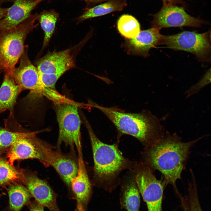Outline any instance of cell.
<instances>
[{"mask_svg":"<svg viewBox=\"0 0 211 211\" xmlns=\"http://www.w3.org/2000/svg\"><path fill=\"white\" fill-rule=\"evenodd\" d=\"M184 142L176 134L167 132L152 144L145 153V160L150 168L156 169L163 175L166 183L172 185L176 195L180 193L176 182L180 178L189 150L197 142Z\"/></svg>","mask_w":211,"mask_h":211,"instance_id":"cell-1","label":"cell"},{"mask_svg":"<svg viewBox=\"0 0 211 211\" xmlns=\"http://www.w3.org/2000/svg\"><path fill=\"white\" fill-rule=\"evenodd\" d=\"M90 106L103 113L117 129L119 135H128L150 146L162 137L163 126L160 120L149 111L126 112L114 107H106L90 101Z\"/></svg>","mask_w":211,"mask_h":211,"instance_id":"cell-2","label":"cell"},{"mask_svg":"<svg viewBox=\"0 0 211 211\" xmlns=\"http://www.w3.org/2000/svg\"><path fill=\"white\" fill-rule=\"evenodd\" d=\"M89 135L94 162V176L101 183L114 181L122 170L129 166L116 144L110 145L101 142L93 130L88 121L84 119Z\"/></svg>","mask_w":211,"mask_h":211,"instance_id":"cell-3","label":"cell"},{"mask_svg":"<svg viewBox=\"0 0 211 211\" xmlns=\"http://www.w3.org/2000/svg\"><path fill=\"white\" fill-rule=\"evenodd\" d=\"M38 14L31 15L22 23L11 29L0 32V72L11 75L22 55L28 34L37 25L34 23Z\"/></svg>","mask_w":211,"mask_h":211,"instance_id":"cell-4","label":"cell"},{"mask_svg":"<svg viewBox=\"0 0 211 211\" xmlns=\"http://www.w3.org/2000/svg\"><path fill=\"white\" fill-rule=\"evenodd\" d=\"M210 30L199 33L184 31L170 35H162L159 45L175 50L190 52L201 62L210 60Z\"/></svg>","mask_w":211,"mask_h":211,"instance_id":"cell-5","label":"cell"},{"mask_svg":"<svg viewBox=\"0 0 211 211\" xmlns=\"http://www.w3.org/2000/svg\"><path fill=\"white\" fill-rule=\"evenodd\" d=\"M55 110L59 126L57 145L62 143L72 149L76 147L79 155H82L80 139L81 121L78 106L68 102L55 104Z\"/></svg>","mask_w":211,"mask_h":211,"instance_id":"cell-6","label":"cell"},{"mask_svg":"<svg viewBox=\"0 0 211 211\" xmlns=\"http://www.w3.org/2000/svg\"><path fill=\"white\" fill-rule=\"evenodd\" d=\"M135 179L148 211H163L164 186L156 179L151 169L144 166L137 168Z\"/></svg>","mask_w":211,"mask_h":211,"instance_id":"cell-7","label":"cell"},{"mask_svg":"<svg viewBox=\"0 0 211 211\" xmlns=\"http://www.w3.org/2000/svg\"><path fill=\"white\" fill-rule=\"evenodd\" d=\"M28 46L25 45L20 58L19 66L15 68L11 75L23 90L28 89L32 94L44 95L50 99L53 95L55 90L45 87L41 83L37 69L28 58Z\"/></svg>","mask_w":211,"mask_h":211,"instance_id":"cell-8","label":"cell"},{"mask_svg":"<svg viewBox=\"0 0 211 211\" xmlns=\"http://www.w3.org/2000/svg\"><path fill=\"white\" fill-rule=\"evenodd\" d=\"M39 151L45 166H51L57 171L65 183L71 187V182L77 175L78 163L70 156L64 154L52 146L37 139Z\"/></svg>","mask_w":211,"mask_h":211,"instance_id":"cell-9","label":"cell"},{"mask_svg":"<svg viewBox=\"0 0 211 211\" xmlns=\"http://www.w3.org/2000/svg\"><path fill=\"white\" fill-rule=\"evenodd\" d=\"M152 27L161 29L171 27H200L207 22L192 16L183 7L172 4H163L157 13L153 15Z\"/></svg>","mask_w":211,"mask_h":211,"instance_id":"cell-10","label":"cell"},{"mask_svg":"<svg viewBox=\"0 0 211 211\" xmlns=\"http://www.w3.org/2000/svg\"><path fill=\"white\" fill-rule=\"evenodd\" d=\"M72 50L68 49L59 52H49L35 63L39 74H54L61 77L67 71L75 68V56Z\"/></svg>","mask_w":211,"mask_h":211,"instance_id":"cell-11","label":"cell"},{"mask_svg":"<svg viewBox=\"0 0 211 211\" xmlns=\"http://www.w3.org/2000/svg\"><path fill=\"white\" fill-rule=\"evenodd\" d=\"M22 172L23 183L36 201L51 211H59L56 195L48 184L35 173L23 170Z\"/></svg>","mask_w":211,"mask_h":211,"instance_id":"cell-12","label":"cell"},{"mask_svg":"<svg viewBox=\"0 0 211 211\" xmlns=\"http://www.w3.org/2000/svg\"><path fill=\"white\" fill-rule=\"evenodd\" d=\"M160 30L152 27L140 31L135 37L127 39L125 47L127 52L132 55L148 56L150 50L159 45L162 36Z\"/></svg>","mask_w":211,"mask_h":211,"instance_id":"cell-13","label":"cell"},{"mask_svg":"<svg viewBox=\"0 0 211 211\" xmlns=\"http://www.w3.org/2000/svg\"><path fill=\"white\" fill-rule=\"evenodd\" d=\"M42 0H16L0 21V32L13 28L27 18Z\"/></svg>","mask_w":211,"mask_h":211,"instance_id":"cell-14","label":"cell"},{"mask_svg":"<svg viewBox=\"0 0 211 211\" xmlns=\"http://www.w3.org/2000/svg\"><path fill=\"white\" fill-rule=\"evenodd\" d=\"M82 157L79 155L78 173L71 182V187L76 199L78 211H86L91 192V183Z\"/></svg>","mask_w":211,"mask_h":211,"instance_id":"cell-15","label":"cell"},{"mask_svg":"<svg viewBox=\"0 0 211 211\" xmlns=\"http://www.w3.org/2000/svg\"><path fill=\"white\" fill-rule=\"evenodd\" d=\"M8 161L13 166L16 160L35 159L42 163V159L35 136L22 138L13 144L7 151Z\"/></svg>","mask_w":211,"mask_h":211,"instance_id":"cell-16","label":"cell"},{"mask_svg":"<svg viewBox=\"0 0 211 211\" xmlns=\"http://www.w3.org/2000/svg\"><path fill=\"white\" fill-rule=\"evenodd\" d=\"M23 90L11 75L5 74L0 88V110L3 112L7 110L12 111L17 97Z\"/></svg>","mask_w":211,"mask_h":211,"instance_id":"cell-17","label":"cell"},{"mask_svg":"<svg viewBox=\"0 0 211 211\" xmlns=\"http://www.w3.org/2000/svg\"><path fill=\"white\" fill-rule=\"evenodd\" d=\"M8 186L9 211H21L30 203L31 195L27 187L21 183H13Z\"/></svg>","mask_w":211,"mask_h":211,"instance_id":"cell-18","label":"cell"},{"mask_svg":"<svg viewBox=\"0 0 211 211\" xmlns=\"http://www.w3.org/2000/svg\"><path fill=\"white\" fill-rule=\"evenodd\" d=\"M126 5L124 1L110 0L91 8L85 11L78 18L80 21L99 17L122 10Z\"/></svg>","mask_w":211,"mask_h":211,"instance_id":"cell-19","label":"cell"},{"mask_svg":"<svg viewBox=\"0 0 211 211\" xmlns=\"http://www.w3.org/2000/svg\"><path fill=\"white\" fill-rule=\"evenodd\" d=\"M15 183H23L22 170L12 166L8 160L0 158V186H6Z\"/></svg>","mask_w":211,"mask_h":211,"instance_id":"cell-20","label":"cell"},{"mask_svg":"<svg viewBox=\"0 0 211 211\" xmlns=\"http://www.w3.org/2000/svg\"><path fill=\"white\" fill-rule=\"evenodd\" d=\"M58 14L53 11H44L38 14L37 19L44 31L42 50L48 44L54 32Z\"/></svg>","mask_w":211,"mask_h":211,"instance_id":"cell-21","label":"cell"},{"mask_svg":"<svg viewBox=\"0 0 211 211\" xmlns=\"http://www.w3.org/2000/svg\"><path fill=\"white\" fill-rule=\"evenodd\" d=\"M117 28L120 34L127 39L136 36L140 31V25L137 19L132 15L124 14L119 18Z\"/></svg>","mask_w":211,"mask_h":211,"instance_id":"cell-22","label":"cell"},{"mask_svg":"<svg viewBox=\"0 0 211 211\" xmlns=\"http://www.w3.org/2000/svg\"><path fill=\"white\" fill-rule=\"evenodd\" d=\"M139 193L135 179L130 180L126 185L123 195V203L127 211H139Z\"/></svg>","mask_w":211,"mask_h":211,"instance_id":"cell-23","label":"cell"},{"mask_svg":"<svg viewBox=\"0 0 211 211\" xmlns=\"http://www.w3.org/2000/svg\"><path fill=\"white\" fill-rule=\"evenodd\" d=\"M36 132H13L0 127V150L4 152L18 140L35 136Z\"/></svg>","mask_w":211,"mask_h":211,"instance_id":"cell-24","label":"cell"},{"mask_svg":"<svg viewBox=\"0 0 211 211\" xmlns=\"http://www.w3.org/2000/svg\"><path fill=\"white\" fill-rule=\"evenodd\" d=\"M183 211H203L201 207L196 185L190 186L188 193L184 196L181 195L178 197Z\"/></svg>","mask_w":211,"mask_h":211,"instance_id":"cell-25","label":"cell"},{"mask_svg":"<svg viewBox=\"0 0 211 211\" xmlns=\"http://www.w3.org/2000/svg\"><path fill=\"white\" fill-rule=\"evenodd\" d=\"M211 83L210 68L208 70L204 75L196 84L193 85L185 93L186 98L198 93L200 91Z\"/></svg>","mask_w":211,"mask_h":211,"instance_id":"cell-26","label":"cell"},{"mask_svg":"<svg viewBox=\"0 0 211 211\" xmlns=\"http://www.w3.org/2000/svg\"><path fill=\"white\" fill-rule=\"evenodd\" d=\"M27 205H28L30 211H44V207L36 201H30Z\"/></svg>","mask_w":211,"mask_h":211,"instance_id":"cell-27","label":"cell"},{"mask_svg":"<svg viewBox=\"0 0 211 211\" xmlns=\"http://www.w3.org/2000/svg\"><path fill=\"white\" fill-rule=\"evenodd\" d=\"M162 1L163 4H172L176 5L177 4H183V0H161Z\"/></svg>","mask_w":211,"mask_h":211,"instance_id":"cell-28","label":"cell"},{"mask_svg":"<svg viewBox=\"0 0 211 211\" xmlns=\"http://www.w3.org/2000/svg\"><path fill=\"white\" fill-rule=\"evenodd\" d=\"M8 8H2L0 7V21L6 15Z\"/></svg>","mask_w":211,"mask_h":211,"instance_id":"cell-29","label":"cell"},{"mask_svg":"<svg viewBox=\"0 0 211 211\" xmlns=\"http://www.w3.org/2000/svg\"><path fill=\"white\" fill-rule=\"evenodd\" d=\"M16 0H0V7L4 3L8 2H14Z\"/></svg>","mask_w":211,"mask_h":211,"instance_id":"cell-30","label":"cell"},{"mask_svg":"<svg viewBox=\"0 0 211 211\" xmlns=\"http://www.w3.org/2000/svg\"><path fill=\"white\" fill-rule=\"evenodd\" d=\"M106 0H86V1H89L91 2H99L103 1Z\"/></svg>","mask_w":211,"mask_h":211,"instance_id":"cell-31","label":"cell"},{"mask_svg":"<svg viewBox=\"0 0 211 211\" xmlns=\"http://www.w3.org/2000/svg\"><path fill=\"white\" fill-rule=\"evenodd\" d=\"M3 153H4L3 152L0 150V158L2 157L1 155L3 154Z\"/></svg>","mask_w":211,"mask_h":211,"instance_id":"cell-32","label":"cell"},{"mask_svg":"<svg viewBox=\"0 0 211 211\" xmlns=\"http://www.w3.org/2000/svg\"><path fill=\"white\" fill-rule=\"evenodd\" d=\"M2 195L3 194H2V193H1L0 192V198L2 196Z\"/></svg>","mask_w":211,"mask_h":211,"instance_id":"cell-33","label":"cell"},{"mask_svg":"<svg viewBox=\"0 0 211 211\" xmlns=\"http://www.w3.org/2000/svg\"><path fill=\"white\" fill-rule=\"evenodd\" d=\"M3 112L2 111L0 110V114L1 113H2V112Z\"/></svg>","mask_w":211,"mask_h":211,"instance_id":"cell-34","label":"cell"},{"mask_svg":"<svg viewBox=\"0 0 211 211\" xmlns=\"http://www.w3.org/2000/svg\"><path fill=\"white\" fill-rule=\"evenodd\" d=\"M84 0V1H86V0Z\"/></svg>","mask_w":211,"mask_h":211,"instance_id":"cell-35","label":"cell"},{"mask_svg":"<svg viewBox=\"0 0 211 211\" xmlns=\"http://www.w3.org/2000/svg\"><path fill=\"white\" fill-rule=\"evenodd\" d=\"M0 73H1L0 72Z\"/></svg>","mask_w":211,"mask_h":211,"instance_id":"cell-36","label":"cell"}]
</instances>
